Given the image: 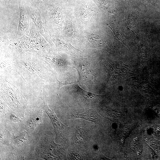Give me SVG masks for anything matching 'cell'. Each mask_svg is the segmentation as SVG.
I'll return each instance as SVG.
<instances>
[{
    "instance_id": "cell-13",
    "label": "cell",
    "mask_w": 160,
    "mask_h": 160,
    "mask_svg": "<svg viewBox=\"0 0 160 160\" xmlns=\"http://www.w3.org/2000/svg\"><path fill=\"white\" fill-rule=\"evenodd\" d=\"M27 135L25 132L21 133L19 136L15 137L14 136L15 143L17 144L23 143L24 141L27 140Z\"/></svg>"
},
{
    "instance_id": "cell-6",
    "label": "cell",
    "mask_w": 160,
    "mask_h": 160,
    "mask_svg": "<svg viewBox=\"0 0 160 160\" xmlns=\"http://www.w3.org/2000/svg\"><path fill=\"white\" fill-rule=\"evenodd\" d=\"M42 111H35L32 113L28 124L30 128L34 129L39 123L42 122Z\"/></svg>"
},
{
    "instance_id": "cell-8",
    "label": "cell",
    "mask_w": 160,
    "mask_h": 160,
    "mask_svg": "<svg viewBox=\"0 0 160 160\" xmlns=\"http://www.w3.org/2000/svg\"><path fill=\"white\" fill-rule=\"evenodd\" d=\"M127 23L128 28L133 34L137 35V25L136 18L133 16H129L127 19Z\"/></svg>"
},
{
    "instance_id": "cell-2",
    "label": "cell",
    "mask_w": 160,
    "mask_h": 160,
    "mask_svg": "<svg viewBox=\"0 0 160 160\" xmlns=\"http://www.w3.org/2000/svg\"><path fill=\"white\" fill-rule=\"evenodd\" d=\"M19 8V20L16 36L20 37L27 31L29 21L24 5V0H18Z\"/></svg>"
},
{
    "instance_id": "cell-15",
    "label": "cell",
    "mask_w": 160,
    "mask_h": 160,
    "mask_svg": "<svg viewBox=\"0 0 160 160\" xmlns=\"http://www.w3.org/2000/svg\"><path fill=\"white\" fill-rule=\"evenodd\" d=\"M10 118L11 121L15 122H17L19 121V119L18 117L13 114H12L10 116Z\"/></svg>"
},
{
    "instance_id": "cell-3",
    "label": "cell",
    "mask_w": 160,
    "mask_h": 160,
    "mask_svg": "<svg viewBox=\"0 0 160 160\" xmlns=\"http://www.w3.org/2000/svg\"><path fill=\"white\" fill-rule=\"evenodd\" d=\"M44 108L46 113L49 117L53 124L57 135L63 130L66 127H67L61 122L54 111L50 109L47 104H45Z\"/></svg>"
},
{
    "instance_id": "cell-9",
    "label": "cell",
    "mask_w": 160,
    "mask_h": 160,
    "mask_svg": "<svg viewBox=\"0 0 160 160\" xmlns=\"http://www.w3.org/2000/svg\"><path fill=\"white\" fill-rule=\"evenodd\" d=\"M107 25L111 29L116 37L129 49L127 46V40L124 35L121 32L113 28L111 26L109 25Z\"/></svg>"
},
{
    "instance_id": "cell-4",
    "label": "cell",
    "mask_w": 160,
    "mask_h": 160,
    "mask_svg": "<svg viewBox=\"0 0 160 160\" xmlns=\"http://www.w3.org/2000/svg\"><path fill=\"white\" fill-rule=\"evenodd\" d=\"M71 116L73 118L84 119L94 122H97L98 121L97 116L89 111L78 112L73 114Z\"/></svg>"
},
{
    "instance_id": "cell-7",
    "label": "cell",
    "mask_w": 160,
    "mask_h": 160,
    "mask_svg": "<svg viewBox=\"0 0 160 160\" xmlns=\"http://www.w3.org/2000/svg\"><path fill=\"white\" fill-rule=\"evenodd\" d=\"M31 16L37 28L42 34H45L46 31L39 16L35 12H31Z\"/></svg>"
},
{
    "instance_id": "cell-17",
    "label": "cell",
    "mask_w": 160,
    "mask_h": 160,
    "mask_svg": "<svg viewBox=\"0 0 160 160\" xmlns=\"http://www.w3.org/2000/svg\"><path fill=\"white\" fill-rule=\"evenodd\" d=\"M72 157L73 159H80L81 157L78 154H73L72 155Z\"/></svg>"
},
{
    "instance_id": "cell-14",
    "label": "cell",
    "mask_w": 160,
    "mask_h": 160,
    "mask_svg": "<svg viewBox=\"0 0 160 160\" xmlns=\"http://www.w3.org/2000/svg\"><path fill=\"white\" fill-rule=\"evenodd\" d=\"M88 40L89 42L94 45H99L101 44V41L99 37L96 35L91 34L88 37Z\"/></svg>"
},
{
    "instance_id": "cell-11",
    "label": "cell",
    "mask_w": 160,
    "mask_h": 160,
    "mask_svg": "<svg viewBox=\"0 0 160 160\" xmlns=\"http://www.w3.org/2000/svg\"><path fill=\"white\" fill-rule=\"evenodd\" d=\"M77 89H78L79 93L86 99H92L97 97L101 96L102 95H98L91 93L81 89L79 86H77Z\"/></svg>"
},
{
    "instance_id": "cell-1",
    "label": "cell",
    "mask_w": 160,
    "mask_h": 160,
    "mask_svg": "<svg viewBox=\"0 0 160 160\" xmlns=\"http://www.w3.org/2000/svg\"><path fill=\"white\" fill-rule=\"evenodd\" d=\"M43 151L45 158L48 159H58L66 157V149L61 145L57 144L52 138L48 140Z\"/></svg>"
},
{
    "instance_id": "cell-18",
    "label": "cell",
    "mask_w": 160,
    "mask_h": 160,
    "mask_svg": "<svg viewBox=\"0 0 160 160\" xmlns=\"http://www.w3.org/2000/svg\"><path fill=\"white\" fill-rule=\"evenodd\" d=\"M9 1V0H0L1 4V5L6 4Z\"/></svg>"
},
{
    "instance_id": "cell-5",
    "label": "cell",
    "mask_w": 160,
    "mask_h": 160,
    "mask_svg": "<svg viewBox=\"0 0 160 160\" xmlns=\"http://www.w3.org/2000/svg\"><path fill=\"white\" fill-rule=\"evenodd\" d=\"M84 63L79 61L76 63V68L80 79H87L90 77V71L88 66Z\"/></svg>"
},
{
    "instance_id": "cell-16",
    "label": "cell",
    "mask_w": 160,
    "mask_h": 160,
    "mask_svg": "<svg viewBox=\"0 0 160 160\" xmlns=\"http://www.w3.org/2000/svg\"><path fill=\"white\" fill-rule=\"evenodd\" d=\"M57 81L59 82V87L58 88V89L61 87L62 86H63L64 85H67V84H72L73 83H63L62 82L58 81V80L57 79Z\"/></svg>"
},
{
    "instance_id": "cell-12",
    "label": "cell",
    "mask_w": 160,
    "mask_h": 160,
    "mask_svg": "<svg viewBox=\"0 0 160 160\" xmlns=\"http://www.w3.org/2000/svg\"><path fill=\"white\" fill-rule=\"evenodd\" d=\"M85 134L82 129L80 128L78 129L75 135V141L76 143H80L82 142L85 139Z\"/></svg>"
},
{
    "instance_id": "cell-10",
    "label": "cell",
    "mask_w": 160,
    "mask_h": 160,
    "mask_svg": "<svg viewBox=\"0 0 160 160\" xmlns=\"http://www.w3.org/2000/svg\"><path fill=\"white\" fill-rule=\"evenodd\" d=\"M32 5L40 9H46L49 0H28Z\"/></svg>"
}]
</instances>
